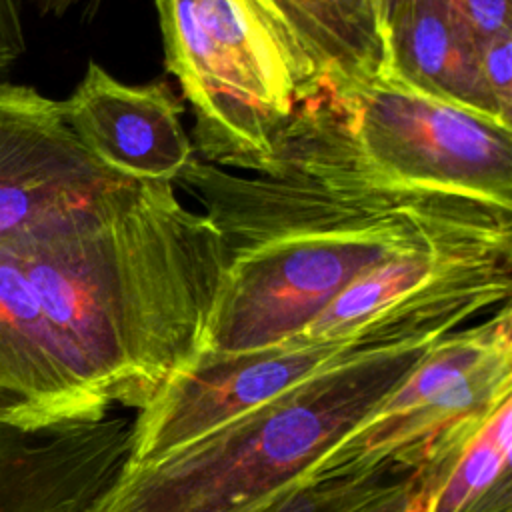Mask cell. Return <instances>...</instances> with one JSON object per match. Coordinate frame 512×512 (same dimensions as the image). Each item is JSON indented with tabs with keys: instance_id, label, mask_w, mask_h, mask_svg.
I'll list each match as a JSON object with an SVG mask.
<instances>
[{
	"instance_id": "17",
	"label": "cell",
	"mask_w": 512,
	"mask_h": 512,
	"mask_svg": "<svg viewBox=\"0 0 512 512\" xmlns=\"http://www.w3.org/2000/svg\"><path fill=\"white\" fill-rule=\"evenodd\" d=\"M26 52L22 0H0V70Z\"/></svg>"
},
{
	"instance_id": "14",
	"label": "cell",
	"mask_w": 512,
	"mask_h": 512,
	"mask_svg": "<svg viewBox=\"0 0 512 512\" xmlns=\"http://www.w3.org/2000/svg\"><path fill=\"white\" fill-rule=\"evenodd\" d=\"M398 472L406 470L380 468L346 478L306 480L272 500L260 512H348Z\"/></svg>"
},
{
	"instance_id": "2",
	"label": "cell",
	"mask_w": 512,
	"mask_h": 512,
	"mask_svg": "<svg viewBox=\"0 0 512 512\" xmlns=\"http://www.w3.org/2000/svg\"><path fill=\"white\" fill-rule=\"evenodd\" d=\"M438 338L364 344L284 394L148 464H124L88 512H260L308 480Z\"/></svg>"
},
{
	"instance_id": "10",
	"label": "cell",
	"mask_w": 512,
	"mask_h": 512,
	"mask_svg": "<svg viewBox=\"0 0 512 512\" xmlns=\"http://www.w3.org/2000/svg\"><path fill=\"white\" fill-rule=\"evenodd\" d=\"M16 230L0 236V394L56 418L104 414L108 410L72 384L56 356L26 280Z\"/></svg>"
},
{
	"instance_id": "9",
	"label": "cell",
	"mask_w": 512,
	"mask_h": 512,
	"mask_svg": "<svg viewBox=\"0 0 512 512\" xmlns=\"http://www.w3.org/2000/svg\"><path fill=\"white\" fill-rule=\"evenodd\" d=\"M382 74L504 126L482 74V42L452 0H382Z\"/></svg>"
},
{
	"instance_id": "12",
	"label": "cell",
	"mask_w": 512,
	"mask_h": 512,
	"mask_svg": "<svg viewBox=\"0 0 512 512\" xmlns=\"http://www.w3.org/2000/svg\"><path fill=\"white\" fill-rule=\"evenodd\" d=\"M512 398L502 402L464 448L444 480L414 504V512H466L502 478L510 476Z\"/></svg>"
},
{
	"instance_id": "4",
	"label": "cell",
	"mask_w": 512,
	"mask_h": 512,
	"mask_svg": "<svg viewBox=\"0 0 512 512\" xmlns=\"http://www.w3.org/2000/svg\"><path fill=\"white\" fill-rule=\"evenodd\" d=\"M164 66L192 108L208 164L264 174L306 104L296 56L256 0H156Z\"/></svg>"
},
{
	"instance_id": "11",
	"label": "cell",
	"mask_w": 512,
	"mask_h": 512,
	"mask_svg": "<svg viewBox=\"0 0 512 512\" xmlns=\"http://www.w3.org/2000/svg\"><path fill=\"white\" fill-rule=\"evenodd\" d=\"M500 250H512V240L448 244L394 256L346 286L296 338L346 340L378 316Z\"/></svg>"
},
{
	"instance_id": "8",
	"label": "cell",
	"mask_w": 512,
	"mask_h": 512,
	"mask_svg": "<svg viewBox=\"0 0 512 512\" xmlns=\"http://www.w3.org/2000/svg\"><path fill=\"white\" fill-rule=\"evenodd\" d=\"M60 106L82 146L120 176L174 182L196 156L182 122L184 104L166 80L130 86L88 62Z\"/></svg>"
},
{
	"instance_id": "3",
	"label": "cell",
	"mask_w": 512,
	"mask_h": 512,
	"mask_svg": "<svg viewBox=\"0 0 512 512\" xmlns=\"http://www.w3.org/2000/svg\"><path fill=\"white\" fill-rule=\"evenodd\" d=\"M276 166L512 208V128L386 78L302 106L276 138Z\"/></svg>"
},
{
	"instance_id": "18",
	"label": "cell",
	"mask_w": 512,
	"mask_h": 512,
	"mask_svg": "<svg viewBox=\"0 0 512 512\" xmlns=\"http://www.w3.org/2000/svg\"><path fill=\"white\" fill-rule=\"evenodd\" d=\"M466 512H512V476L502 478L488 494H484L480 502H476Z\"/></svg>"
},
{
	"instance_id": "1",
	"label": "cell",
	"mask_w": 512,
	"mask_h": 512,
	"mask_svg": "<svg viewBox=\"0 0 512 512\" xmlns=\"http://www.w3.org/2000/svg\"><path fill=\"white\" fill-rule=\"evenodd\" d=\"M176 182L200 202L226 250L202 350L288 342L346 286L404 252L512 240V208L456 192L286 166L250 174L198 156Z\"/></svg>"
},
{
	"instance_id": "6",
	"label": "cell",
	"mask_w": 512,
	"mask_h": 512,
	"mask_svg": "<svg viewBox=\"0 0 512 512\" xmlns=\"http://www.w3.org/2000/svg\"><path fill=\"white\" fill-rule=\"evenodd\" d=\"M132 420L48 416L0 394V512H88L130 456Z\"/></svg>"
},
{
	"instance_id": "16",
	"label": "cell",
	"mask_w": 512,
	"mask_h": 512,
	"mask_svg": "<svg viewBox=\"0 0 512 512\" xmlns=\"http://www.w3.org/2000/svg\"><path fill=\"white\" fill-rule=\"evenodd\" d=\"M416 502L414 472H398L368 498L352 506L348 512H412Z\"/></svg>"
},
{
	"instance_id": "13",
	"label": "cell",
	"mask_w": 512,
	"mask_h": 512,
	"mask_svg": "<svg viewBox=\"0 0 512 512\" xmlns=\"http://www.w3.org/2000/svg\"><path fill=\"white\" fill-rule=\"evenodd\" d=\"M282 36L304 54L328 52L364 32L380 0H256Z\"/></svg>"
},
{
	"instance_id": "7",
	"label": "cell",
	"mask_w": 512,
	"mask_h": 512,
	"mask_svg": "<svg viewBox=\"0 0 512 512\" xmlns=\"http://www.w3.org/2000/svg\"><path fill=\"white\" fill-rule=\"evenodd\" d=\"M126 180L82 146L58 100L0 82V236Z\"/></svg>"
},
{
	"instance_id": "15",
	"label": "cell",
	"mask_w": 512,
	"mask_h": 512,
	"mask_svg": "<svg viewBox=\"0 0 512 512\" xmlns=\"http://www.w3.org/2000/svg\"><path fill=\"white\" fill-rule=\"evenodd\" d=\"M480 74L502 120L512 124V28L494 34L484 44Z\"/></svg>"
},
{
	"instance_id": "5",
	"label": "cell",
	"mask_w": 512,
	"mask_h": 512,
	"mask_svg": "<svg viewBox=\"0 0 512 512\" xmlns=\"http://www.w3.org/2000/svg\"><path fill=\"white\" fill-rule=\"evenodd\" d=\"M360 342L306 340L242 352L200 350L136 410L126 464L154 462L314 376Z\"/></svg>"
},
{
	"instance_id": "19",
	"label": "cell",
	"mask_w": 512,
	"mask_h": 512,
	"mask_svg": "<svg viewBox=\"0 0 512 512\" xmlns=\"http://www.w3.org/2000/svg\"><path fill=\"white\" fill-rule=\"evenodd\" d=\"M76 0H36V6L40 14H52V16H62Z\"/></svg>"
}]
</instances>
